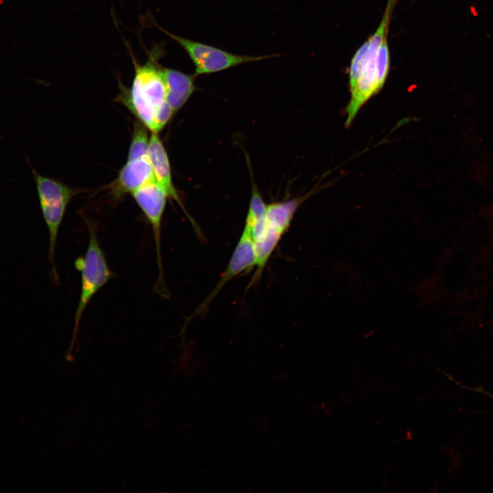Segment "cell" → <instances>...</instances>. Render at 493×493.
Wrapping results in <instances>:
<instances>
[{
    "label": "cell",
    "mask_w": 493,
    "mask_h": 493,
    "mask_svg": "<svg viewBox=\"0 0 493 493\" xmlns=\"http://www.w3.org/2000/svg\"><path fill=\"white\" fill-rule=\"evenodd\" d=\"M134 67L130 88L121 86L118 100L123 103L147 128L159 133L174 115L166 102V85L160 60L165 55L164 43L153 44L146 50L144 64L136 60L126 44Z\"/></svg>",
    "instance_id": "cell-1"
},
{
    "label": "cell",
    "mask_w": 493,
    "mask_h": 493,
    "mask_svg": "<svg viewBox=\"0 0 493 493\" xmlns=\"http://www.w3.org/2000/svg\"><path fill=\"white\" fill-rule=\"evenodd\" d=\"M34 179L40 210L49 233L48 258L55 281H58L55 249L58 233L67 206L76 191L62 182L38 173L27 158Z\"/></svg>",
    "instance_id": "cell-2"
},
{
    "label": "cell",
    "mask_w": 493,
    "mask_h": 493,
    "mask_svg": "<svg viewBox=\"0 0 493 493\" xmlns=\"http://www.w3.org/2000/svg\"><path fill=\"white\" fill-rule=\"evenodd\" d=\"M80 273V294L74 316V331L77 333L88 303L113 277L93 225L88 224V244L83 256L75 262Z\"/></svg>",
    "instance_id": "cell-3"
},
{
    "label": "cell",
    "mask_w": 493,
    "mask_h": 493,
    "mask_svg": "<svg viewBox=\"0 0 493 493\" xmlns=\"http://www.w3.org/2000/svg\"><path fill=\"white\" fill-rule=\"evenodd\" d=\"M393 6L388 3L382 20L375 33L366 40L368 46L359 74L350 86L351 98L346 108V127H350L363 105L381 89L376 77V59L379 49L387 37Z\"/></svg>",
    "instance_id": "cell-4"
},
{
    "label": "cell",
    "mask_w": 493,
    "mask_h": 493,
    "mask_svg": "<svg viewBox=\"0 0 493 493\" xmlns=\"http://www.w3.org/2000/svg\"><path fill=\"white\" fill-rule=\"evenodd\" d=\"M155 26L179 44L194 65V76L220 72L240 64L278 57L280 54L251 56L232 53L221 49L175 35L159 26Z\"/></svg>",
    "instance_id": "cell-5"
},
{
    "label": "cell",
    "mask_w": 493,
    "mask_h": 493,
    "mask_svg": "<svg viewBox=\"0 0 493 493\" xmlns=\"http://www.w3.org/2000/svg\"><path fill=\"white\" fill-rule=\"evenodd\" d=\"M131 194L152 229L158 268L155 290L161 296H166L161 253V226L168 194L156 181L146 184Z\"/></svg>",
    "instance_id": "cell-6"
},
{
    "label": "cell",
    "mask_w": 493,
    "mask_h": 493,
    "mask_svg": "<svg viewBox=\"0 0 493 493\" xmlns=\"http://www.w3.org/2000/svg\"><path fill=\"white\" fill-rule=\"evenodd\" d=\"M255 266H256V257L254 240L251 235L244 229L228 266L220 280L206 299L197 307L196 310L189 317V319L202 313L223 286L233 277L243 272L252 269Z\"/></svg>",
    "instance_id": "cell-7"
},
{
    "label": "cell",
    "mask_w": 493,
    "mask_h": 493,
    "mask_svg": "<svg viewBox=\"0 0 493 493\" xmlns=\"http://www.w3.org/2000/svg\"><path fill=\"white\" fill-rule=\"evenodd\" d=\"M155 181L149 156L127 160L112 186L116 197L137 190Z\"/></svg>",
    "instance_id": "cell-8"
},
{
    "label": "cell",
    "mask_w": 493,
    "mask_h": 493,
    "mask_svg": "<svg viewBox=\"0 0 493 493\" xmlns=\"http://www.w3.org/2000/svg\"><path fill=\"white\" fill-rule=\"evenodd\" d=\"M148 156L155 181L166 190L169 197L179 203L178 194L173 184L168 154L158 133H151Z\"/></svg>",
    "instance_id": "cell-9"
},
{
    "label": "cell",
    "mask_w": 493,
    "mask_h": 493,
    "mask_svg": "<svg viewBox=\"0 0 493 493\" xmlns=\"http://www.w3.org/2000/svg\"><path fill=\"white\" fill-rule=\"evenodd\" d=\"M163 74L166 85V102L175 114L196 90L195 77L164 66Z\"/></svg>",
    "instance_id": "cell-10"
},
{
    "label": "cell",
    "mask_w": 493,
    "mask_h": 493,
    "mask_svg": "<svg viewBox=\"0 0 493 493\" xmlns=\"http://www.w3.org/2000/svg\"><path fill=\"white\" fill-rule=\"evenodd\" d=\"M303 200L301 198L294 199L282 203L267 205L266 226L284 234Z\"/></svg>",
    "instance_id": "cell-11"
},
{
    "label": "cell",
    "mask_w": 493,
    "mask_h": 493,
    "mask_svg": "<svg viewBox=\"0 0 493 493\" xmlns=\"http://www.w3.org/2000/svg\"><path fill=\"white\" fill-rule=\"evenodd\" d=\"M283 234L266 226L263 234L254 241L257 273L255 277L260 275L269 257L275 250Z\"/></svg>",
    "instance_id": "cell-12"
},
{
    "label": "cell",
    "mask_w": 493,
    "mask_h": 493,
    "mask_svg": "<svg viewBox=\"0 0 493 493\" xmlns=\"http://www.w3.org/2000/svg\"><path fill=\"white\" fill-rule=\"evenodd\" d=\"M149 129L137 120L134 124L127 160H136L148 155L150 141Z\"/></svg>",
    "instance_id": "cell-13"
},
{
    "label": "cell",
    "mask_w": 493,
    "mask_h": 493,
    "mask_svg": "<svg viewBox=\"0 0 493 493\" xmlns=\"http://www.w3.org/2000/svg\"><path fill=\"white\" fill-rule=\"evenodd\" d=\"M266 205L259 192L255 189L250 202L244 228L251 230L255 227L266 222Z\"/></svg>",
    "instance_id": "cell-14"
},
{
    "label": "cell",
    "mask_w": 493,
    "mask_h": 493,
    "mask_svg": "<svg viewBox=\"0 0 493 493\" xmlns=\"http://www.w3.org/2000/svg\"><path fill=\"white\" fill-rule=\"evenodd\" d=\"M367 42L363 43L354 54L349 69V86H351L356 81L367 50Z\"/></svg>",
    "instance_id": "cell-15"
}]
</instances>
